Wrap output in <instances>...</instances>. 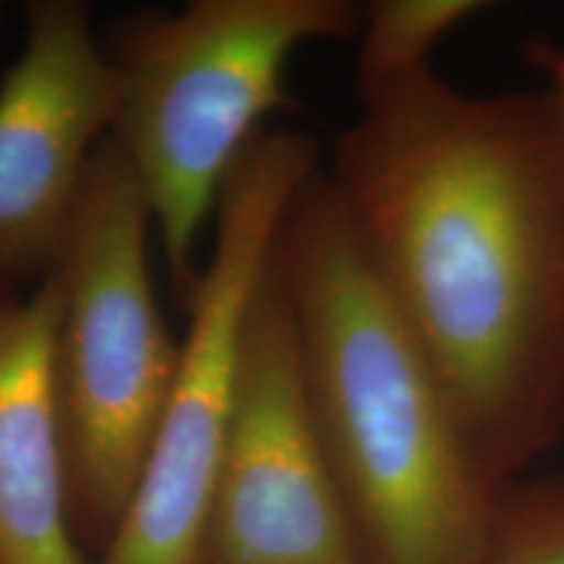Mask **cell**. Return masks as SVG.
<instances>
[{"instance_id":"5b68a950","label":"cell","mask_w":564,"mask_h":564,"mask_svg":"<svg viewBox=\"0 0 564 564\" xmlns=\"http://www.w3.org/2000/svg\"><path fill=\"white\" fill-rule=\"evenodd\" d=\"M319 171L316 141L262 131L215 209V241L144 474L97 564H202L212 497L236 405L243 329L293 199Z\"/></svg>"},{"instance_id":"8992f818","label":"cell","mask_w":564,"mask_h":564,"mask_svg":"<svg viewBox=\"0 0 564 564\" xmlns=\"http://www.w3.org/2000/svg\"><path fill=\"white\" fill-rule=\"evenodd\" d=\"M202 564H366L274 253L246 319Z\"/></svg>"},{"instance_id":"52a82bcc","label":"cell","mask_w":564,"mask_h":564,"mask_svg":"<svg viewBox=\"0 0 564 564\" xmlns=\"http://www.w3.org/2000/svg\"><path fill=\"white\" fill-rule=\"evenodd\" d=\"M118 105L121 79L89 6L24 3V47L0 82V293L53 272Z\"/></svg>"},{"instance_id":"277c9868","label":"cell","mask_w":564,"mask_h":564,"mask_svg":"<svg viewBox=\"0 0 564 564\" xmlns=\"http://www.w3.org/2000/svg\"><path fill=\"white\" fill-rule=\"evenodd\" d=\"M152 209L116 139L84 181L53 267V379L70 512L108 546L129 510L181 361L158 306Z\"/></svg>"},{"instance_id":"7a4b0ae2","label":"cell","mask_w":564,"mask_h":564,"mask_svg":"<svg viewBox=\"0 0 564 564\" xmlns=\"http://www.w3.org/2000/svg\"><path fill=\"white\" fill-rule=\"evenodd\" d=\"M274 264L366 564H481L499 484L322 167L293 199Z\"/></svg>"},{"instance_id":"ba28073f","label":"cell","mask_w":564,"mask_h":564,"mask_svg":"<svg viewBox=\"0 0 564 564\" xmlns=\"http://www.w3.org/2000/svg\"><path fill=\"white\" fill-rule=\"evenodd\" d=\"M58 288L0 293V564H82L53 379Z\"/></svg>"},{"instance_id":"8fae6325","label":"cell","mask_w":564,"mask_h":564,"mask_svg":"<svg viewBox=\"0 0 564 564\" xmlns=\"http://www.w3.org/2000/svg\"><path fill=\"white\" fill-rule=\"evenodd\" d=\"M525 58L533 68H539L546 76V89L552 91L564 108V45L535 37L525 45Z\"/></svg>"},{"instance_id":"6da1fadb","label":"cell","mask_w":564,"mask_h":564,"mask_svg":"<svg viewBox=\"0 0 564 564\" xmlns=\"http://www.w3.org/2000/svg\"><path fill=\"white\" fill-rule=\"evenodd\" d=\"M361 102L329 181L502 484L564 434V108L432 68Z\"/></svg>"},{"instance_id":"30bf717a","label":"cell","mask_w":564,"mask_h":564,"mask_svg":"<svg viewBox=\"0 0 564 564\" xmlns=\"http://www.w3.org/2000/svg\"><path fill=\"white\" fill-rule=\"evenodd\" d=\"M481 564H564V478L499 497Z\"/></svg>"},{"instance_id":"3957f363","label":"cell","mask_w":564,"mask_h":564,"mask_svg":"<svg viewBox=\"0 0 564 564\" xmlns=\"http://www.w3.org/2000/svg\"><path fill=\"white\" fill-rule=\"evenodd\" d=\"M364 19L350 0H194L121 34L110 53L121 79L112 139L150 202L183 308L199 285L196 246L225 181L259 123L291 108L293 53L356 37Z\"/></svg>"},{"instance_id":"9c48e42d","label":"cell","mask_w":564,"mask_h":564,"mask_svg":"<svg viewBox=\"0 0 564 564\" xmlns=\"http://www.w3.org/2000/svg\"><path fill=\"white\" fill-rule=\"evenodd\" d=\"M481 0H379L366 11L358 51V95L429 66V55L455 26L481 13Z\"/></svg>"}]
</instances>
